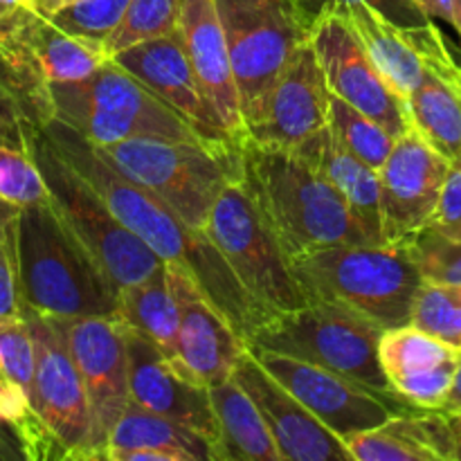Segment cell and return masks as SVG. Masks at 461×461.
<instances>
[{
	"label": "cell",
	"instance_id": "5b68a950",
	"mask_svg": "<svg viewBox=\"0 0 461 461\" xmlns=\"http://www.w3.org/2000/svg\"><path fill=\"white\" fill-rule=\"evenodd\" d=\"M52 102L54 120L75 129L95 147L140 138L180 140L212 149H237L243 144L216 142L113 59L86 79L52 84Z\"/></svg>",
	"mask_w": 461,
	"mask_h": 461
},
{
	"label": "cell",
	"instance_id": "d6a6232c",
	"mask_svg": "<svg viewBox=\"0 0 461 461\" xmlns=\"http://www.w3.org/2000/svg\"><path fill=\"white\" fill-rule=\"evenodd\" d=\"M0 201L16 207L50 201V189L34 149L0 135Z\"/></svg>",
	"mask_w": 461,
	"mask_h": 461
},
{
	"label": "cell",
	"instance_id": "ab89813d",
	"mask_svg": "<svg viewBox=\"0 0 461 461\" xmlns=\"http://www.w3.org/2000/svg\"><path fill=\"white\" fill-rule=\"evenodd\" d=\"M0 461H30L18 432L0 419Z\"/></svg>",
	"mask_w": 461,
	"mask_h": 461
},
{
	"label": "cell",
	"instance_id": "ac0fdd59",
	"mask_svg": "<svg viewBox=\"0 0 461 461\" xmlns=\"http://www.w3.org/2000/svg\"><path fill=\"white\" fill-rule=\"evenodd\" d=\"M124 345L129 356L131 401L149 412L194 428L214 444L219 441L210 387L194 381L162 354L156 342L124 324Z\"/></svg>",
	"mask_w": 461,
	"mask_h": 461
},
{
	"label": "cell",
	"instance_id": "1f68e13d",
	"mask_svg": "<svg viewBox=\"0 0 461 461\" xmlns=\"http://www.w3.org/2000/svg\"><path fill=\"white\" fill-rule=\"evenodd\" d=\"M185 0H131L124 18L106 39L108 57L142 41L176 34L183 18Z\"/></svg>",
	"mask_w": 461,
	"mask_h": 461
},
{
	"label": "cell",
	"instance_id": "c3c4849f",
	"mask_svg": "<svg viewBox=\"0 0 461 461\" xmlns=\"http://www.w3.org/2000/svg\"><path fill=\"white\" fill-rule=\"evenodd\" d=\"M459 351H461V347H459Z\"/></svg>",
	"mask_w": 461,
	"mask_h": 461
},
{
	"label": "cell",
	"instance_id": "ba28073f",
	"mask_svg": "<svg viewBox=\"0 0 461 461\" xmlns=\"http://www.w3.org/2000/svg\"><path fill=\"white\" fill-rule=\"evenodd\" d=\"M32 149L48 183L52 205L106 270L117 291L151 277L165 266L138 234L122 223L95 185L57 151L43 129L32 138Z\"/></svg>",
	"mask_w": 461,
	"mask_h": 461
},
{
	"label": "cell",
	"instance_id": "277c9868",
	"mask_svg": "<svg viewBox=\"0 0 461 461\" xmlns=\"http://www.w3.org/2000/svg\"><path fill=\"white\" fill-rule=\"evenodd\" d=\"M293 273L309 302L340 304L374 324L405 327L423 277L405 243H349L293 259Z\"/></svg>",
	"mask_w": 461,
	"mask_h": 461
},
{
	"label": "cell",
	"instance_id": "8992f818",
	"mask_svg": "<svg viewBox=\"0 0 461 461\" xmlns=\"http://www.w3.org/2000/svg\"><path fill=\"white\" fill-rule=\"evenodd\" d=\"M120 174L142 185L196 230H205L212 210L230 183L241 180V147L212 149L180 140L140 138L97 147Z\"/></svg>",
	"mask_w": 461,
	"mask_h": 461
},
{
	"label": "cell",
	"instance_id": "f546056e",
	"mask_svg": "<svg viewBox=\"0 0 461 461\" xmlns=\"http://www.w3.org/2000/svg\"><path fill=\"white\" fill-rule=\"evenodd\" d=\"M381 365L390 378L392 390L399 394L408 383L435 372L448 360L459 358L461 351L414 324L387 329L381 336ZM403 399V396H401Z\"/></svg>",
	"mask_w": 461,
	"mask_h": 461
},
{
	"label": "cell",
	"instance_id": "52a82bcc",
	"mask_svg": "<svg viewBox=\"0 0 461 461\" xmlns=\"http://www.w3.org/2000/svg\"><path fill=\"white\" fill-rule=\"evenodd\" d=\"M383 329L331 302H309L261 324L250 347L291 356L302 363L342 374L372 390L396 394L381 365Z\"/></svg>",
	"mask_w": 461,
	"mask_h": 461
},
{
	"label": "cell",
	"instance_id": "603a6c76",
	"mask_svg": "<svg viewBox=\"0 0 461 461\" xmlns=\"http://www.w3.org/2000/svg\"><path fill=\"white\" fill-rule=\"evenodd\" d=\"M354 461H455L461 441L444 412L394 414L381 426L345 439Z\"/></svg>",
	"mask_w": 461,
	"mask_h": 461
},
{
	"label": "cell",
	"instance_id": "44dd1931",
	"mask_svg": "<svg viewBox=\"0 0 461 461\" xmlns=\"http://www.w3.org/2000/svg\"><path fill=\"white\" fill-rule=\"evenodd\" d=\"M387 84L403 99L421 84L430 54L446 43L432 23L401 25L367 3H338Z\"/></svg>",
	"mask_w": 461,
	"mask_h": 461
},
{
	"label": "cell",
	"instance_id": "d6986e66",
	"mask_svg": "<svg viewBox=\"0 0 461 461\" xmlns=\"http://www.w3.org/2000/svg\"><path fill=\"white\" fill-rule=\"evenodd\" d=\"M167 268L180 311L176 367L203 385H219L232 376L248 342L183 268L171 264Z\"/></svg>",
	"mask_w": 461,
	"mask_h": 461
},
{
	"label": "cell",
	"instance_id": "836d02e7",
	"mask_svg": "<svg viewBox=\"0 0 461 461\" xmlns=\"http://www.w3.org/2000/svg\"><path fill=\"white\" fill-rule=\"evenodd\" d=\"M405 246L423 282L461 286V232L428 223Z\"/></svg>",
	"mask_w": 461,
	"mask_h": 461
},
{
	"label": "cell",
	"instance_id": "7bdbcfd3",
	"mask_svg": "<svg viewBox=\"0 0 461 461\" xmlns=\"http://www.w3.org/2000/svg\"><path fill=\"white\" fill-rule=\"evenodd\" d=\"M414 3L421 7V12L426 16L437 18V21H444L453 25L455 14H453V0H414Z\"/></svg>",
	"mask_w": 461,
	"mask_h": 461
},
{
	"label": "cell",
	"instance_id": "cb8c5ba5",
	"mask_svg": "<svg viewBox=\"0 0 461 461\" xmlns=\"http://www.w3.org/2000/svg\"><path fill=\"white\" fill-rule=\"evenodd\" d=\"M410 126L444 156L461 162V66L441 43L428 59L423 79L405 99Z\"/></svg>",
	"mask_w": 461,
	"mask_h": 461
},
{
	"label": "cell",
	"instance_id": "7a4b0ae2",
	"mask_svg": "<svg viewBox=\"0 0 461 461\" xmlns=\"http://www.w3.org/2000/svg\"><path fill=\"white\" fill-rule=\"evenodd\" d=\"M241 165V183L291 259L331 246L374 243L340 192L300 151L261 147L246 135Z\"/></svg>",
	"mask_w": 461,
	"mask_h": 461
},
{
	"label": "cell",
	"instance_id": "484cf974",
	"mask_svg": "<svg viewBox=\"0 0 461 461\" xmlns=\"http://www.w3.org/2000/svg\"><path fill=\"white\" fill-rule=\"evenodd\" d=\"M219 441L216 461H282L255 401L232 376L210 387Z\"/></svg>",
	"mask_w": 461,
	"mask_h": 461
},
{
	"label": "cell",
	"instance_id": "d4e9b609",
	"mask_svg": "<svg viewBox=\"0 0 461 461\" xmlns=\"http://www.w3.org/2000/svg\"><path fill=\"white\" fill-rule=\"evenodd\" d=\"M293 151H300L340 192L374 243H385L381 223V176L374 167L354 156L329 126Z\"/></svg>",
	"mask_w": 461,
	"mask_h": 461
},
{
	"label": "cell",
	"instance_id": "7402d4cb",
	"mask_svg": "<svg viewBox=\"0 0 461 461\" xmlns=\"http://www.w3.org/2000/svg\"><path fill=\"white\" fill-rule=\"evenodd\" d=\"M178 32L189 63L223 126L237 140H246L248 131L241 115L237 79L216 0H185Z\"/></svg>",
	"mask_w": 461,
	"mask_h": 461
},
{
	"label": "cell",
	"instance_id": "f35d334b",
	"mask_svg": "<svg viewBox=\"0 0 461 461\" xmlns=\"http://www.w3.org/2000/svg\"><path fill=\"white\" fill-rule=\"evenodd\" d=\"M430 223L444 230H453V232H461V162L450 165Z\"/></svg>",
	"mask_w": 461,
	"mask_h": 461
},
{
	"label": "cell",
	"instance_id": "ffe728a7",
	"mask_svg": "<svg viewBox=\"0 0 461 461\" xmlns=\"http://www.w3.org/2000/svg\"><path fill=\"white\" fill-rule=\"evenodd\" d=\"M117 66L142 81L153 95L169 104L171 108L192 120L198 129L205 131L210 138L223 144H241L221 122L214 104L203 90L187 52H185L180 32L160 39L142 41L131 48L122 50L113 57Z\"/></svg>",
	"mask_w": 461,
	"mask_h": 461
},
{
	"label": "cell",
	"instance_id": "8d00e7d4",
	"mask_svg": "<svg viewBox=\"0 0 461 461\" xmlns=\"http://www.w3.org/2000/svg\"><path fill=\"white\" fill-rule=\"evenodd\" d=\"M21 207L0 201V320L23 315L21 259H18Z\"/></svg>",
	"mask_w": 461,
	"mask_h": 461
},
{
	"label": "cell",
	"instance_id": "60d3db41",
	"mask_svg": "<svg viewBox=\"0 0 461 461\" xmlns=\"http://www.w3.org/2000/svg\"><path fill=\"white\" fill-rule=\"evenodd\" d=\"M108 461H187L180 453L160 448H133L113 453Z\"/></svg>",
	"mask_w": 461,
	"mask_h": 461
},
{
	"label": "cell",
	"instance_id": "4dcf8cb0",
	"mask_svg": "<svg viewBox=\"0 0 461 461\" xmlns=\"http://www.w3.org/2000/svg\"><path fill=\"white\" fill-rule=\"evenodd\" d=\"M329 129L354 156H358L376 171L385 165L387 156L396 144L394 135L387 133L378 122L333 93L331 108H329Z\"/></svg>",
	"mask_w": 461,
	"mask_h": 461
},
{
	"label": "cell",
	"instance_id": "bcb514c9",
	"mask_svg": "<svg viewBox=\"0 0 461 461\" xmlns=\"http://www.w3.org/2000/svg\"><path fill=\"white\" fill-rule=\"evenodd\" d=\"M453 14H455V21L453 27L457 30L459 39H461V0H453Z\"/></svg>",
	"mask_w": 461,
	"mask_h": 461
},
{
	"label": "cell",
	"instance_id": "6da1fadb",
	"mask_svg": "<svg viewBox=\"0 0 461 461\" xmlns=\"http://www.w3.org/2000/svg\"><path fill=\"white\" fill-rule=\"evenodd\" d=\"M43 133L57 151L95 185L122 223L138 234L165 264L183 268L250 345L257 329L268 322L273 313L241 286L205 230L185 223L167 203L120 174L93 142L63 122L52 120Z\"/></svg>",
	"mask_w": 461,
	"mask_h": 461
},
{
	"label": "cell",
	"instance_id": "9c48e42d",
	"mask_svg": "<svg viewBox=\"0 0 461 461\" xmlns=\"http://www.w3.org/2000/svg\"><path fill=\"white\" fill-rule=\"evenodd\" d=\"M205 232L241 286L268 313H288L309 304L286 248L241 180L221 194Z\"/></svg>",
	"mask_w": 461,
	"mask_h": 461
},
{
	"label": "cell",
	"instance_id": "2e32d148",
	"mask_svg": "<svg viewBox=\"0 0 461 461\" xmlns=\"http://www.w3.org/2000/svg\"><path fill=\"white\" fill-rule=\"evenodd\" d=\"M232 378L259 408L282 461H354L345 441L313 417L273 374L266 372L250 347L234 365Z\"/></svg>",
	"mask_w": 461,
	"mask_h": 461
},
{
	"label": "cell",
	"instance_id": "83f0119b",
	"mask_svg": "<svg viewBox=\"0 0 461 461\" xmlns=\"http://www.w3.org/2000/svg\"><path fill=\"white\" fill-rule=\"evenodd\" d=\"M117 318L156 342L167 358L176 360L180 311L167 264L151 277L122 288Z\"/></svg>",
	"mask_w": 461,
	"mask_h": 461
},
{
	"label": "cell",
	"instance_id": "f6af8a7d",
	"mask_svg": "<svg viewBox=\"0 0 461 461\" xmlns=\"http://www.w3.org/2000/svg\"><path fill=\"white\" fill-rule=\"evenodd\" d=\"M70 3H75V0H39V12L43 16H52L54 12H59V9Z\"/></svg>",
	"mask_w": 461,
	"mask_h": 461
},
{
	"label": "cell",
	"instance_id": "ee69618b",
	"mask_svg": "<svg viewBox=\"0 0 461 461\" xmlns=\"http://www.w3.org/2000/svg\"><path fill=\"white\" fill-rule=\"evenodd\" d=\"M444 414H457L461 412V354H459V365H457V376H455L453 390H450L448 399H446L444 408H441Z\"/></svg>",
	"mask_w": 461,
	"mask_h": 461
},
{
	"label": "cell",
	"instance_id": "f1b7e54d",
	"mask_svg": "<svg viewBox=\"0 0 461 461\" xmlns=\"http://www.w3.org/2000/svg\"><path fill=\"white\" fill-rule=\"evenodd\" d=\"M133 448L174 450L187 461H216L214 444L205 435L174 419L149 412L142 405L131 401L108 439L104 461H108L113 453Z\"/></svg>",
	"mask_w": 461,
	"mask_h": 461
},
{
	"label": "cell",
	"instance_id": "4fadbf2b",
	"mask_svg": "<svg viewBox=\"0 0 461 461\" xmlns=\"http://www.w3.org/2000/svg\"><path fill=\"white\" fill-rule=\"evenodd\" d=\"M36 349L34 412L66 459L90 461V408L59 318L25 311Z\"/></svg>",
	"mask_w": 461,
	"mask_h": 461
},
{
	"label": "cell",
	"instance_id": "e0dca14e",
	"mask_svg": "<svg viewBox=\"0 0 461 461\" xmlns=\"http://www.w3.org/2000/svg\"><path fill=\"white\" fill-rule=\"evenodd\" d=\"M329 108L331 90L309 39L275 84L261 120L248 126V138L261 147L297 149L327 129Z\"/></svg>",
	"mask_w": 461,
	"mask_h": 461
},
{
	"label": "cell",
	"instance_id": "9a60e30c",
	"mask_svg": "<svg viewBox=\"0 0 461 461\" xmlns=\"http://www.w3.org/2000/svg\"><path fill=\"white\" fill-rule=\"evenodd\" d=\"M450 162L414 129L396 140L381 176L383 241L405 243L430 223Z\"/></svg>",
	"mask_w": 461,
	"mask_h": 461
},
{
	"label": "cell",
	"instance_id": "30bf717a",
	"mask_svg": "<svg viewBox=\"0 0 461 461\" xmlns=\"http://www.w3.org/2000/svg\"><path fill=\"white\" fill-rule=\"evenodd\" d=\"M248 126L264 115L275 84L311 30L291 0H216Z\"/></svg>",
	"mask_w": 461,
	"mask_h": 461
},
{
	"label": "cell",
	"instance_id": "e575fe53",
	"mask_svg": "<svg viewBox=\"0 0 461 461\" xmlns=\"http://www.w3.org/2000/svg\"><path fill=\"white\" fill-rule=\"evenodd\" d=\"M421 331L439 338L453 347H461V286L423 282L417 293L412 320Z\"/></svg>",
	"mask_w": 461,
	"mask_h": 461
},
{
	"label": "cell",
	"instance_id": "7c38bea8",
	"mask_svg": "<svg viewBox=\"0 0 461 461\" xmlns=\"http://www.w3.org/2000/svg\"><path fill=\"white\" fill-rule=\"evenodd\" d=\"M311 43L327 77L329 90L336 97L372 117L396 140L412 129L408 104L374 66L340 5H329L315 18L311 25Z\"/></svg>",
	"mask_w": 461,
	"mask_h": 461
},
{
	"label": "cell",
	"instance_id": "5bb4252c",
	"mask_svg": "<svg viewBox=\"0 0 461 461\" xmlns=\"http://www.w3.org/2000/svg\"><path fill=\"white\" fill-rule=\"evenodd\" d=\"M90 408V461L102 459L131 403L124 322L117 315L61 320Z\"/></svg>",
	"mask_w": 461,
	"mask_h": 461
},
{
	"label": "cell",
	"instance_id": "7dc6e473",
	"mask_svg": "<svg viewBox=\"0 0 461 461\" xmlns=\"http://www.w3.org/2000/svg\"><path fill=\"white\" fill-rule=\"evenodd\" d=\"M446 417L450 419V423H453L455 432H457V437H459V441H461V412H457V414H446Z\"/></svg>",
	"mask_w": 461,
	"mask_h": 461
},
{
	"label": "cell",
	"instance_id": "d590c367",
	"mask_svg": "<svg viewBox=\"0 0 461 461\" xmlns=\"http://www.w3.org/2000/svg\"><path fill=\"white\" fill-rule=\"evenodd\" d=\"M129 3L131 0H75L48 18L68 34L104 45L124 18Z\"/></svg>",
	"mask_w": 461,
	"mask_h": 461
},
{
	"label": "cell",
	"instance_id": "b9f144b4",
	"mask_svg": "<svg viewBox=\"0 0 461 461\" xmlns=\"http://www.w3.org/2000/svg\"><path fill=\"white\" fill-rule=\"evenodd\" d=\"M30 12H39V0H0V30Z\"/></svg>",
	"mask_w": 461,
	"mask_h": 461
},
{
	"label": "cell",
	"instance_id": "8fae6325",
	"mask_svg": "<svg viewBox=\"0 0 461 461\" xmlns=\"http://www.w3.org/2000/svg\"><path fill=\"white\" fill-rule=\"evenodd\" d=\"M250 351L266 372L273 374L288 392H293L302 401V405L313 417H318L342 441L381 426L394 414L426 412V410L414 408L399 394L372 390L342 374L302 363L291 356L273 354L259 347H250Z\"/></svg>",
	"mask_w": 461,
	"mask_h": 461
},
{
	"label": "cell",
	"instance_id": "4316f807",
	"mask_svg": "<svg viewBox=\"0 0 461 461\" xmlns=\"http://www.w3.org/2000/svg\"><path fill=\"white\" fill-rule=\"evenodd\" d=\"M9 27H14L34 52L50 84L86 79L111 59L102 43L68 34L41 12L25 14Z\"/></svg>",
	"mask_w": 461,
	"mask_h": 461
},
{
	"label": "cell",
	"instance_id": "74e56055",
	"mask_svg": "<svg viewBox=\"0 0 461 461\" xmlns=\"http://www.w3.org/2000/svg\"><path fill=\"white\" fill-rule=\"evenodd\" d=\"M333 3H367L401 25H428V23H432V18L426 16L414 0H291L302 21L309 25V30L315 18L322 14V9Z\"/></svg>",
	"mask_w": 461,
	"mask_h": 461
},
{
	"label": "cell",
	"instance_id": "3957f363",
	"mask_svg": "<svg viewBox=\"0 0 461 461\" xmlns=\"http://www.w3.org/2000/svg\"><path fill=\"white\" fill-rule=\"evenodd\" d=\"M18 259L25 311L59 320L120 311V291L63 221L52 198L21 207Z\"/></svg>",
	"mask_w": 461,
	"mask_h": 461
}]
</instances>
